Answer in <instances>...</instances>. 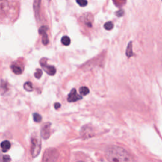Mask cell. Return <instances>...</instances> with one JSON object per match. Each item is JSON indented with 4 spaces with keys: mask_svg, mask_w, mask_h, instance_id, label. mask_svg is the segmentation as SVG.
Here are the masks:
<instances>
[{
    "mask_svg": "<svg viewBox=\"0 0 162 162\" xmlns=\"http://www.w3.org/2000/svg\"><path fill=\"white\" fill-rule=\"evenodd\" d=\"M24 87L25 89V90H26L28 92H31L33 91V86L31 82H25L24 85Z\"/></svg>",
    "mask_w": 162,
    "mask_h": 162,
    "instance_id": "cell-15",
    "label": "cell"
},
{
    "mask_svg": "<svg viewBox=\"0 0 162 162\" xmlns=\"http://www.w3.org/2000/svg\"><path fill=\"white\" fill-rule=\"evenodd\" d=\"M82 98L81 95L78 94L75 89H72V90L70 91V94L68 96L67 100L69 102H75L78 100H80Z\"/></svg>",
    "mask_w": 162,
    "mask_h": 162,
    "instance_id": "cell-8",
    "label": "cell"
},
{
    "mask_svg": "<svg viewBox=\"0 0 162 162\" xmlns=\"http://www.w3.org/2000/svg\"><path fill=\"white\" fill-rule=\"evenodd\" d=\"M82 21L88 27H91L93 22V16L90 13H86L82 16Z\"/></svg>",
    "mask_w": 162,
    "mask_h": 162,
    "instance_id": "cell-9",
    "label": "cell"
},
{
    "mask_svg": "<svg viewBox=\"0 0 162 162\" xmlns=\"http://www.w3.org/2000/svg\"><path fill=\"white\" fill-rule=\"evenodd\" d=\"M61 43H62V44H63V45H65V46L70 45V42H71L70 39L69 38V37L66 36H63L62 38H61Z\"/></svg>",
    "mask_w": 162,
    "mask_h": 162,
    "instance_id": "cell-14",
    "label": "cell"
},
{
    "mask_svg": "<svg viewBox=\"0 0 162 162\" xmlns=\"http://www.w3.org/2000/svg\"><path fill=\"white\" fill-rule=\"evenodd\" d=\"M126 55L128 58H130L134 55L133 52H132V43L131 41L129 43H128V46L127 47V49H126V52H125Z\"/></svg>",
    "mask_w": 162,
    "mask_h": 162,
    "instance_id": "cell-12",
    "label": "cell"
},
{
    "mask_svg": "<svg viewBox=\"0 0 162 162\" xmlns=\"http://www.w3.org/2000/svg\"><path fill=\"white\" fill-rule=\"evenodd\" d=\"M46 61V58H43L41 60H40V65H41L44 71H45L49 75L53 76L56 74V72H57V69H56L54 66L48 65Z\"/></svg>",
    "mask_w": 162,
    "mask_h": 162,
    "instance_id": "cell-4",
    "label": "cell"
},
{
    "mask_svg": "<svg viewBox=\"0 0 162 162\" xmlns=\"http://www.w3.org/2000/svg\"><path fill=\"white\" fill-rule=\"evenodd\" d=\"M77 3L79 4L81 7H86L87 4V0H76Z\"/></svg>",
    "mask_w": 162,
    "mask_h": 162,
    "instance_id": "cell-21",
    "label": "cell"
},
{
    "mask_svg": "<svg viewBox=\"0 0 162 162\" xmlns=\"http://www.w3.org/2000/svg\"><path fill=\"white\" fill-rule=\"evenodd\" d=\"M9 4L7 0H0V16H3L8 13Z\"/></svg>",
    "mask_w": 162,
    "mask_h": 162,
    "instance_id": "cell-6",
    "label": "cell"
},
{
    "mask_svg": "<svg viewBox=\"0 0 162 162\" xmlns=\"http://www.w3.org/2000/svg\"><path fill=\"white\" fill-rule=\"evenodd\" d=\"M54 106L55 109H58L61 107V105L59 103H54Z\"/></svg>",
    "mask_w": 162,
    "mask_h": 162,
    "instance_id": "cell-24",
    "label": "cell"
},
{
    "mask_svg": "<svg viewBox=\"0 0 162 162\" xmlns=\"http://www.w3.org/2000/svg\"><path fill=\"white\" fill-rule=\"evenodd\" d=\"M115 15L117 16H119V17H120V16H124V10H123V9H120L119 11H117V12L115 13Z\"/></svg>",
    "mask_w": 162,
    "mask_h": 162,
    "instance_id": "cell-22",
    "label": "cell"
},
{
    "mask_svg": "<svg viewBox=\"0 0 162 162\" xmlns=\"http://www.w3.org/2000/svg\"><path fill=\"white\" fill-rule=\"evenodd\" d=\"M113 27H114V24H113V22H111V21L106 22L104 25V28L107 31H110L111 29H113Z\"/></svg>",
    "mask_w": 162,
    "mask_h": 162,
    "instance_id": "cell-16",
    "label": "cell"
},
{
    "mask_svg": "<svg viewBox=\"0 0 162 162\" xmlns=\"http://www.w3.org/2000/svg\"><path fill=\"white\" fill-rule=\"evenodd\" d=\"M48 29V27L44 25L41 26L39 29V33H40V35H42V43L44 45H47L49 43L48 36L46 33Z\"/></svg>",
    "mask_w": 162,
    "mask_h": 162,
    "instance_id": "cell-5",
    "label": "cell"
},
{
    "mask_svg": "<svg viewBox=\"0 0 162 162\" xmlns=\"http://www.w3.org/2000/svg\"><path fill=\"white\" fill-rule=\"evenodd\" d=\"M41 2V0H34V4H33V7H34V11L35 15L37 17V19L40 17Z\"/></svg>",
    "mask_w": 162,
    "mask_h": 162,
    "instance_id": "cell-10",
    "label": "cell"
},
{
    "mask_svg": "<svg viewBox=\"0 0 162 162\" xmlns=\"http://www.w3.org/2000/svg\"><path fill=\"white\" fill-rule=\"evenodd\" d=\"M41 141L37 137H32L31 139V154L32 157H36L41 151Z\"/></svg>",
    "mask_w": 162,
    "mask_h": 162,
    "instance_id": "cell-3",
    "label": "cell"
},
{
    "mask_svg": "<svg viewBox=\"0 0 162 162\" xmlns=\"http://www.w3.org/2000/svg\"><path fill=\"white\" fill-rule=\"evenodd\" d=\"M11 144L8 141H4L1 143V150L3 153H6L10 149Z\"/></svg>",
    "mask_w": 162,
    "mask_h": 162,
    "instance_id": "cell-11",
    "label": "cell"
},
{
    "mask_svg": "<svg viewBox=\"0 0 162 162\" xmlns=\"http://www.w3.org/2000/svg\"><path fill=\"white\" fill-rule=\"evenodd\" d=\"M11 69H12V71L13 72V73L16 75H20L22 73V69L20 67V66H18L17 65H12V66H11Z\"/></svg>",
    "mask_w": 162,
    "mask_h": 162,
    "instance_id": "cell-13",
    "label": "cell"
},
{
    "mask_svg": "<svg viewBox=\"0 0 162 162\" xmlns=\"http://www.w3.org/2000/svg\"><path fill=\"white\" fill-rule=\"evenodd\" d=\"M49 1H50V0H49Z\"/></svg>",
    "mask_w": 162,
    "mask_h": 162,
    "instance_id": "cell-26",
    "label": "cell"
},
{
    "mask_svg": "<svg viewBox=\"0 0 162 162\" xmlns=\"http://www.w3.org/2000/svg\"><path fill=\"white\" fill-rule=\"evenodd\" d=\"M59 157V153L54 148H49L45 150L43 155V162H56Z\"/></svg>",
    "mask_w": 162,
    "mask_h": 162,
    "instance_id": "cell-2",
    "label": "cell"
},
{
    "mask_svg": "<svg viewBox=\"0 0 162 162\" xmlns=\"http://www.w3.org/2000/svg\"><path fill=\"white\" fill-rule=\"evenodd\" d=\"M42 75H43V71L40 69H37L36 72L34 74V77L37 78V79H40Z\"/></svg>",
    "mask_w": 162,
    "mask_h": 162,
    "instance_id": "cell-20",
    "label": "cell"
},
{
    "mask_svg": "<svg viewBox=\"0 0 162 162\" xmlns=\"http://www.w3.org/2000/svg\"><path fill=\"white\" fill-rule=\"evenodd\" d=\"M79 92H80L81 94L82 95V96H86V95H87L89 93V89L86 86H83L80 88Z\"/></svg>",
    "mask_w": 162,
    "mask_h": 162,
    "instance_id": "cell-17",
    "label": "cell"
},
{
    "mask_svg": "<svg viewBox=\"0 0 162 162\" xmlns=\"http://www.w3.org/2000/svg\"><path fill=\"white\" fill-rule=\"evenodd\" d=\"M105 155L110 162H134L131 154L119 146L108 147L105 151Z\"/></svg>",
    "mask_w": 162,
    "mask_h": 162,
    "instance_id": "cell-1",
    "label": "cell"
},
{
    "mask_svg": "<svg viewBox=\"0 0 162 162\" xmlns=\"http://www.w3.org/2000/svg\"><path fill=\"white\" fill-rule=\"evenodd\" d=\"M78 162H83V161H78Z\"/></svg>",
    "mask_w": 162,
    "mask_h": 162,
    "instance_id": "cell-25",
    "label": "cell"
},
{
    "mask_svg": "<svg viewBox=\"0 0 162 162\" xmlns=\"http://www.w3.org/2000/svg\"><path fill=\"white\" fill-rule=\"evenodd\" d=\"M113 1L116 6L122 7L125 3L126 0H113Z\"/></svg>",
    "mask_w": 162,
    "mask_h": 162,
    "instance_id": "cell-18",
    "label": "cell"
},
{
    "mask_svg": "<svg viewBox=\"0 0 162 162\" xmlns=\"http://www.w3.org/2000/svg\"><path fill=\"white\" fill-rule=\"evenodd\" d=\"M3 162H10L11 158L8 155H4L3 157Z\"/></svg>",
    "mask_w": 162,
    "mask_h": 162,
    "instance_id": "cell-23",
    "label": "cell"
},
{
    "mask_svg": "<svg viewBox=\"0 0 162 162\" xmlns=\"http://www.w3.org/2000/svg\"><path fill=\"white\" fill-rule=\"evenodd\" d=\"M33 119H34V122L39 123L42 120V116L40 114L35 113L33 114Z\"/></svg>",
    "mask_w": 162,
    "mask_h": 162,
    "instance_id": "cell-19",
    "label": "cell"
},
{
    "mask_svg": "<svg viewBox=\"0 0 162 162\" xmlns=\"http://www.w3.org/2000/svg\"><path fill=\"white\" fill-rule=\"evenodd\" d=\"M50 127H51V124L50 123H46V124H44L41 132V135L43 139H46L49 137L50 134H51Z\"/></svg>",
    "mask_w": 162,
    "mask_h": 162,
    "instance_id": "cell-7",
    "label": "cell"
}]
</instances>
